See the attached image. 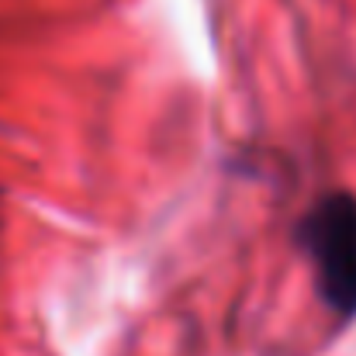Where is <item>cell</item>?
<instances>
[{
    "label": "cell",
    "mask_w": 356,
    "mask_h": 356,
    "mask_svg": "<svg viewBox=\"0 0 356 356\" xmlns=\"http://www.w3.org/2000/svg\"><path fill=\"white\" fill-rule=\"evenodd\" d=\"M301 245L315 259L322 301L339 315H356V197H322L301 225Z\"/></svg>",
    "instance_id": "obj_1"
}]
</instances>
